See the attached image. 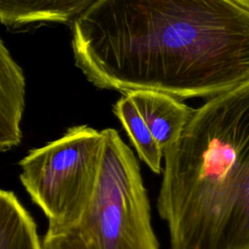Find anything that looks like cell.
<instances>
[{
  "mask_svg": "<svg viewBox=\"0 0 249 249\" xmlns=\"http://www.w3.org/2000/svg\"><path fill=\"white\" fill-rule=\"evenodd\" d=\"M72 23L99 89L210 98L249 80V8L234 0H99Z\"/></svg>",
  "mask_w": 249,
  "mask_h": 249,
  "instance_id": "6da1fadb",
  "label": "cell"
},
{
  "mask_svg": "<svg viewBox=\"0 0 249 249\" xmlns=\"http://www.w3.org/2000/svg\"><path fill=\"white\" fill-rule=\"evenodd\" d=\"M163 161L170 249H249V80L195 109Z\"/></svg>",
  "mask_w": 249,
  "mask_h": 249,
  "instance_id": "7a4b0ae2",
  "label": "cell"
},
{
  "mask_svg": "<svg viewBox=\"0 0 249 249\" xmlns=\"http://www.w3.org/2000/svg\"><path fill=\"white\" fill-rule=\"evenodd\" d=\"M102 133L99 176L86 210L67 230L45 233L44 249H160L136 157L116 129Z\"/></svg>",
  "mask_w": 249,
  "mask_h": 249,
  "instance_id": "3957f363",
  "label": "cell"
},
{
  "mask_svg": "<svg viewBox=\"0 0 249 249\" xmlns=\"http://www.w3.org/2000/svg\"><path fill=\"white\" fill-rule=\"evenodd\" d=\"M103 146L102 130L79 124L18 161L21 185L48 220L47 234L67 230L83 215L98 180Z\"/></svg>",
  "mask_w": 249,
  "mask_h": 249,
  "instance_id": "277c9868",
  "label": "cell"
},
{
  "mask_svg": "<svg viewBox=\"0 0 249 249\" xmlns=\"http://www.w3.org/2000/svg\"><path fill=\"white\" fill-rule=\"evenodd\" d=\"M134 103L162 151L180 138L195 110L170 94L151 89L124 92Z\"/></svg>",
  "mask_w": 249,
  "mask_h": 249,
  "instance_id": "5b68a950",
  "label": "cell"
},
{
  "mask_svg": "<svg viewBox=\"0 0 249 249\" xmlns=\"http://www.w3.org/2000/svg\"><path fill=\"white\" fill-rule=\"evenodd\" d=\"M25 79L4 42L0 44V150L7 152L22 138Z\"/></svg>",
  "mask_w": 249,
  "mask_h": 249,
  "instance_id": "8992f818",
  "label": "cell"
},
{
  "mask_svg": "<svg viewBox=\"0 0 249 249\" xmlns=\"http://www.w3.org/2000/svg\"><path fill=\"white\" fill-rule=\"evenodd\" d=\"M97 1L0 0V19L13 28L37 22H73Z\"/></svg>",
  "mask_w": 249,
  "mask_h": 249,
  "instance_id": "52a82bcc",
  "label": "cell"
},
{
  "mask_svg": "<svg viewBox=\"0 0 249 249\" xmlns=\"http://www.w3.org/2000/svg\"><path fill=\"white\" fill-rule=\"evenodd\" d=\"M0 249H44L34 219L12 192H0Z\"/></svg>",
  "mask_w": 249,
  "mask_h": 249,
  "instance_id": "ba28073f",
  "label": "cell"
},
{
  "mask_svg": "<svg viewBox=\"0 0 249 249\" xmlns=\"http://www.w3.org/2000/svg\"><path fill=\"white\" fill-rule=\"evenodd\" d=\"M115 116L124 128L139 158L156 174L162 172L161 160L163 151L151 132L132 100L124 95L113 107Z\"/></svg>",
  "mask_w": 249,
  "mask_h": 249,
  "instance_id": "9c48e42d",
  "label": "cell"
},
{
  "mask_svg": "<svg viewBox=\"0 0 249 249\" xmlns=\"http://www.w3.org/2000/svg\"><path fill=\"white\" fill-rule=\"evenodd\" d=\"M234 1H236V2H238V3H240V4L249 8V0H234Z\"/></svg>",
  "mask_w": 249,
  "mask_h": 249,
  "instance_id": "30bf717a",
  "label": "cell"
}]
</instances>
